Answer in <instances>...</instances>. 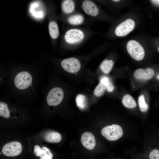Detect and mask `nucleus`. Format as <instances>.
<instances>
[{
    "instance_id": "obj_9",
    "label": "nucleus",
    "mask_w": 159,
    "mask_h": 159,
    "mask_svg": "<svg viewBox=\"0 0 159 159\" xmlns=\"http://www.w3.org/2000/svg\"><path fill=\"white\" fill-rule=\"evenodd\" d=\"M135 25L134 21L132 19H126L117 26L115 30V34L118 37L125 36L134 29Z\"/></svg>"
},
{
    "instance_id": "obj_8",
    "label": "nucleus",
    "mask_w": 159,
    "mask_h": 159,
    "mask_svg": "<svg viewBox=\"0 0 159 159\" xmlns=\"http://www.w3.org/2000/svg\"><path fill=\"white\" fill-rule=\"evenodd\" d=\"M61 64L65 71L70 73H74L78 72L81 67L80 60L77 58L73 57L63 60Z\"/></svg>"
},
{
    "instance_id": "obj_19",
    "label": "nucleus",
    "mask_w": 159,
    "mask_h": 159,
    "mask_svg": "<svg viewBox=\"0 0 159 159\" xmlns=\"http://www.w3.org/2000/svg\"><path fill=\"white\" fill-rule=\"evenodd\" d=\"M123 105L128 108H133L135 107L136 103L134 99L130 95L127 94L124 96L122 100Z\"/></svg>"
},
{
    "instance_id": "obj_10",
    "label": "nucleus",
    "mask_w": 159,
    "mask_h": 159,
    "mask_svg": "<svg viewBox=\"0 0 159 159\" xmlns=\"http://www.w3.org/2000/svg\"><path fill=\"white\" fill-rule=\"evenodd\" d=\"M29 11L32 16L38 19H42L45 14L43 6L39 1L33 2L30 5Z\"/></svg>"
},
{
    "instance_id": "obj_28",
    "label": "nucleus",
    "mask_w": 159,
    "mask_h": 159,
    "mask_svg": "<svg viewBox=\"0 0 159 159\" xmlns=\"http://www.w3.org/2000/svg\"><path fill=\"white\" fill-rule=\"evenodd\" d=\"M112 1H114V2H118V1H119L120 0H112Z\"/></svg>"
},
{
    "instance_id": "obj_13",
    "label": "nucleus",
    "mask_w": 159,
    "mask_h": 159,
    "mask_svg": "<svg viewBox=\"0 0 159 159\" xmlns=\"http://www.w3.org/2000/svg\"><path fill=\"white\" fill-rule=\"evenodd\" d=\"M154 73V70L151 68H148L145 70L140 68L135 71L134 75L135 77L137 79L147 80L152 78Z\"/></svg>"
},
{
    "instance_id": "obj_27",
    "label": "nucleus",
    "mask_w": 159,
    "mask_h": 159,
    "mask_svg": "<svg viewBox=\"0 0 159 159\" xmlns=\"http://www.w3.org/2000/svg\"><path fill=\"white\" fill-rule=\"evenodd\" d=\"M151 1L155 5L159 6V0H151Z\"/></svg>"
},
{
    "instance_id": "obj_15",
    "label": "nucleus",
    "mask_w": 159,
    "mask_h": 159,
    "mask_svg": "<svg viewBox=\"0 0 159 159\" xmlns=\"http://www.w3.org/2000/svg\"><path fill=\"white\" fill-rule=\"evenodd\" d=\"M110 81L107 77H104L102 79L95 89L94 92V94L97 97L102 95L107 90Z\"/></svg>"
},
{
    "instance_id": "obj_17",
    "label": "nucleus",
    "mask_w": 159,
    "mask_h": 159,
    "mask_svg": "<svg viewBox=\"0 0 159 159\" xmlns=\"http://www.w3.org/2000/svg\"><path fill=\"white\" fill-rule=\"evenodd\" d=\"M49 35L52 39H57L59 34L58 26L57 23L54 21H50L49 24Z\"/></svg>"
},
{
    "instance_id": "obj_11",
    "label": "nucleus",
    "mask_w": 159,
    "mask_h": 159,
    "mask_svg": "<svg viewBox=\"0 0 159 159\" xmlns=\"http://www.w3.org/2000/svg\"><path fill=\"white\" fill-rule=\"evenodd\" d=\"M81 142L85 148L90 150L93 149L96 144L95 137L93 134L90 132H86L82 134Z\"/></svg>"
},
{
    "instance_id": "obj_22",
    "label": "nucleus",
    "mask_w": 159,
    "mask_h": 159,
    "mask_svg": "<svg viewBox=\"0 0 159 159\" xmlns=\"http://www.w3.org/2000/svg\"><path fill=\"white\" fill-rule=\"evenodd\" d=\"M138 104L140 109L142 112H145L147 111L148 109V105L145 102L143 95H141L139 97Z\"/></svg>"
},
{
    "instance_id": "obj_12",
    "label": "nucleus",
    "mask_w": 159,
    "mask_h": 159,
    "mask_svg": "<svg viewBox=\"0 0 159 159\" xmlns=\"http://www.w3.org/2000/svg\"><path fill=\"white\" fill-rule=\"evenodd\" d=\"M85 21V18L83 15L78 12H75L69 15L67 18L68 23L73 27L83 24Z\"/></svg>"
},
{
    "instance_id": "obj_29",
    "label": "nucleus",
    "mask_w": 159,
    "mask_h": 159,
    "mask_svg": "<svg viewBox=\"0 0 159 159\" xmlns=\"http://www.w3.org/2000/svg\"><path fill=\"white\" fill-rule=\"evenodd\" d=\"M157 77L158 79H159V75H158L157 76Z\"/></svg>"
},
{
    "instance_id": "obj_18",
    "label": "nucleus",
    "mask_w": 159,
    "mask_h": 159,
    "mask_svg": "<svg viewBox=\"0 0 159 159\" xmlns=\"http://www.w3.org/2000/svg\"><path fill=\"white\" fill-rule=\"evenodd\" d=\"M114 65V61L111 59L104 60L100 65L101 71L105 74H108L111 70Z\"/></svg>"
},
{
    "instance_id": "obj_14",
    "label": "nucleus",
    "mask_w": 159,
    "mask_h": 159,
    "mask_svg": "<svg viewBox=\"0 0 159 159\" xmlns=\"http://www.w3.org/2000/svg\"><path fill=\"white\" fill-rule=\"evenodd\" d=\"M76 8V3L75 1L65 0L62 1L61 4V8L63 12L68 15L75 12Z\"/></svg>"
},
{
    "instance_id": "obj_7",
    "label": "nucleus",
    "mask_w": 159,
    "mask_h": 159,
    "mask_svg": "<svg viewBox=\"0 0 159 159\" xmlns=\"http://www.w3.org/2000/svg\"><path fill=\"white\" fill-rule=\"evenodd\" d=\"M81 8L87 15L96 19L100 13V9L94 1L90 0H85L82 1Z\"/></svg>"
},
{
    "instance_id": "obj_5",
    "label": "nucleus",
    "mask_w": 159,
    "mask_h": 159,
    "mask_svg": "<svg viewBox=\"0 0 159 159\" xmlns=\"http://www.w3.org/2000/svg\"><path fill=\"white\" fill-rule=\"evenodd\" d=\"M64 97L62 89L59 87H54L48 92L46 97L47 104L49 106H55L59 104Z\"/></svg>"
},
{
    "instance_id": "obj_6",
    "label": "nucleus",
    "mask_w": 159,
    "mask_h": 159,
    "mask_svg": "<svg viewBox=\"0 0 159 159\" xmlns=\"http://www.w3.org/2000/svg\"><path fill=\"white\" fill-rule=\"evenodd\" d=\"M22 147L19 142L14 141L8 143L3 147L2 151L5 155L8 157H14L18 155L21 153Z\"/></svg>"
},
{
    "instance_id": "obj_26",
    "label": "nucleus",
    "mask_w": 159,
    "mask_h": 159,
    "mask_svg": "<svg viewBox=\"0 0 159 159\" xmlns=\"http://www.w3.org/2000/svg\"><path fill=\"white\" fill-rule=\"evenodd\" d=\"M114 89V86L112 82L110 81L108 86L107 88V90L109 92H111L113 91Z\"/></svg>"
},
{
    "instance_id": "obj_24",
    "label": "nucleus",
    "mask_w": 159,
    "mask_h": 159,
    "mask_svg": "<svg viewBox=\"0 0 159 159\" xmlns=\"http://www.w3.org/2000/svg\"><path fill=\"white\" fill-rule=\"evenodd\" d=\"M149 159H159V148H154L151 150L149 154Z\"/></svg>"
},
{
    "instance_id": "obj_4",
    "label": "nucleus",
    "mask_w": 159,
    "mask_h": 159,
    "mask_svg": "<svg viewBox=\"0 0 159 159\" xmlns=\"http://www.w3.org/2000/svg\"><path fill=\"white\" fill-rule=\"evenodd\" d=\"M127 49L129 54L137 61L142 60L145 56L143 48L137 41L134 40L129 41L127 44Z\"/></svg>"
},
{
    "instance_id": "obj_3",
    "label": "nucleus",
    "mask_w": 159,
    "mask_h": 159,
    "mask_svg": "<svg viewBox=\"0 0 159 159\" xmlns=\"http://www.w3.org/2000/svg\"><path fill=\"white\" fill-rule=\"evenodd\" d=\"M32 80L31 74L28 72L23 71L16 75L14 79V83L17 89L23 90L32 86Z\"/></svg>"
},
{
    "instance_id": "obj_21",
    "label": "nucleus",
    "mask_w": 159,
    "mask_h": 159,
    "mask_svg": "<svg viewBox=\"0 0 159 159\" xmlns=\"http://www.w3.org/2000/svg\"><path fill=\"white\" fill-rule=\"evenodd\" d=\"M0 116L5 118H9L10 116L7 104L2 102H0Z\"/></svg>"
},
{
    "instance_id": "obj_25",
    "label": "nucleus",
    "mask_w": 159,
    "mask_h": 159,
    "mask_svg": "<svg viewBox=\"0 0 159 159\" xmlns=\"http://www.w3.org/2000/svg\"><path fill=\"white\" fill-rule=\"evenodd\" d=\"M42 148L39 146L36 145L34 146V154L37 157H40L41 152Z\"/></svg>"
},
{
    "instance_id": "obj_2",
    "label": "nucleus",
    "mask_w": 159,
    "mask_h": 159,
    "mask_svg": "<svg viewBox=\"0 0 159 159\" xmlns=\"http://www.w3.org/2000/svg\"><path fill=\"white\" fill-rule=\"evenodd\" d=\"M102 135L109 141L117 140L121 137L123 132L121 127L119 125L113 124L104 127L101 131Z\"/></svg>"
},
{
    "instance_id": "obj_16",
    "label": "nucleus",
    "mask_w": 159,
    "mask_h": 159,
    "mask_svg": "<svg viewBox=\"0 0 159 159\" xmlns=\"http://www.w3.org/2000/svg\"><path fill=\"white\" fill-rule=\"evenodd\" d=\"M44 138L46 141L51 143H57L61 140V136L58 132L50 131L47 132L44 135Z\"/></svg>"
},
{
    "instance_id": "obj_30",
    "label": "nucleus",
    "mask_w": 159,
    "mask_h": 159,
    "mask_svg": "<svg viewBox=\"0 0 159 159\" xmlns=\"http://www.w3.org/2000/svg\"><path fill=\"white\" fill-rule=\"evenodd\" d=\"M158 51L159 52V47H158Z\"/></svg>"
},
{
    "instance_id": "obj_1",
    "label": "nucleus",
    "mask_w": 159,
    "mask_h": 159,
    "mask_svg": "<svg viewBox=\"0 0 159 159\" xmlns=\"http://www.w3.org/2000/svg\"><path fill=\"white\" fill-rule=\"evenodd\" d=\"M94 34V32L86 28L73 27L65 32L64 39L69 46L76 48L81 46Z\"/></svg>"
},
{
    "instance_id": "obj_20",
    "label": "nucleus",
    "mask_w": 159,
    "mask_h": 159,
    "mask_svg": "<svg viewBox=\"0 0 159 159\" xmlns=\"http://www.w3.org/2000/svg\"><path fill=\"white\" fill-rule=\"evenodd\" d=\"M75 100L77 105L80 109L83 110L86 107V98L85 95L80 94H78Z\"/></svg>"
},
{
    "instance_id": "obj_23",
    "label": "nucleus",
    "mask_w": 159,
    "mask_h": 159,
    "mask_svg": "<svg viewBox=\"0 0 159 159\" xmlns=\"http://www.w3.org/2000/svg\"><path fill=\"white\" fill-rule=\"evenodd\" d=\"M41 148L42 151L40 159H52L53 154L48 148L43 147Z\"/></svg>"
}]
</instances>
